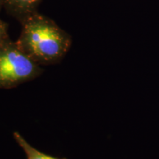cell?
Wrapping results in <instances>:
<instances>
[{
	"mask_svg": "<svg viewBox=\"0 0 159 159\" xmlns=\"http://www.w3.org/2000/svg\"><path fill=\"white\" fill-rule=\"evenodd\" d=\"M21 25L16 42L40 66L61 62L71 48V35L50 18L37 13Z\"/></svg>",
	"mask_w": 159,
	"mask_h": 159,
	"instance_id": "6da1fadb",
	"label": "cell"
},
{
	"mask_svg": "<svg viewBox=\"0 0 159 159\" xmlns=\"http://www.w3.org/2000/svg\"><path fill=\"white\" fill-rule=\"evenodd\" d=\"M43 71L11 39L0 47V89H11L33 80Z\"/></svg>",
	"mask_w": 159,
	"mask_h": 159,
	"instance_id": "7a4b0ae2",
	"label": "cell"
},
{
	"mask_svg": "<svg viewBox=\"0 0 159 159\" xmlns=\"http://www.w3.org/2000/svg\"><path fill=\"white\" fill-rule=\"evenodd\" d=\"M41 0H3V8L20 24L35 13Z\"/></svg>",
	"mask_w": 159,
	"mask_h": 159,
	"instance_id": "3957f363",
	"label": "cell"
},
{
	"mask_svg": "<svg viewBox=\"0 0 159 159\" xmlns=\"http://www.w3.org/2000/svg\"><path fill=\"white\" fill-rule=\"evenodd\" d=\"M13 137H14L15 140L16 141L18 144L21 147V148H22L27 159H66L53 157L38 150L37 149L31 146L19 133H13Z\"/></svg>",
	"mask_w": 159,
	"mask_h": 159,
	"instance_id": "277c9868",
	"label": "cell"
},
{
	"mask_svg": "<svg viewBox=\"0 0 159 159\" xmlns=\"http://www.w3.org/2000/svg\"><path fill=\"white\" fill-rule=\"evenodd\" d=\"M11 40L8 34V24L0 19V47Z\"/></svg>",
	"mask_w": 159,
	"mask_h": 159,
	"instance_id": "5b68a950",
	"label": "cell"
},
{
	"mask_svg": "<svg viewBox=\"0 0 159 159\" xmlns=\"http://www.w3.org/2000/svg\"><path fill=\"white\" fill-rule=\"evenodd\" d=\"M3 8V0H0V12Z\"/></svg>",
	"mask_w": 159,
	"mask_h": 159,
	"instance_id": "8992f818",
	"label": "cell"
}]
</instances>
